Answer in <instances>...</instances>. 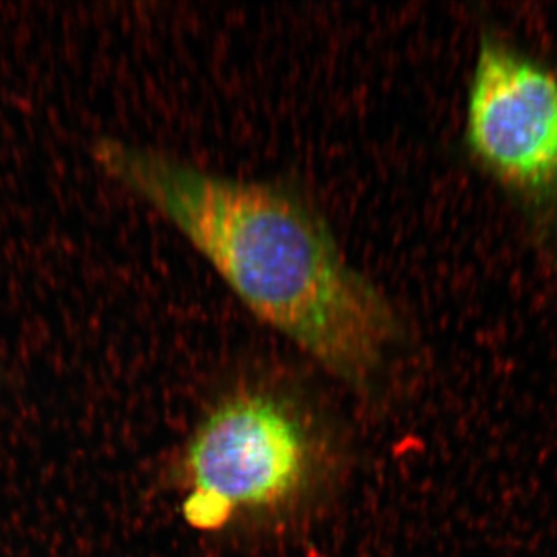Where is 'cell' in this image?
Returning <instances> with one entry per match:
<instances>
[{
	"mask_svg": "<svg viewBox=\"0 0 557 557\" xmlns=\"http://www.w3.org/2000/svg\"><path fill=\"white\" fill-rule=\"evenodd\" d=\"M91 157L170 220L259 321L347 383L379 372L401 333L397 313L309 200L119 138L97 139Z\"/></svg>",
	"mask_w": 557,
	"mask_h": 557,
	"instance_id": "6da1fadb",
	"label": "cell"
},
{
	"mask_svg": "<svg viewBox=\"0 0 557 557\" xmlns=\"http://www.w3.org/2000/svg\"><path fill=\"white\" fill-rule=\"evenodd\" d=\"M183 518L200 531L295 507L321 471L309 418L269 391L226 397L197 428L186 450Z\"/></svg>",
	"mask_w": 557,
	"mask_h": 557,
	"instance_id": "7a4b0ae2",
	"label": "cell"
},
{
	"mask_svg": "<svg viewBox=\"0 0 557 557\" xmlns=\"http://www.w3.org/2000/svg\"><path fill=\"white\" fill-rule=\"evenodd\" d=\"M469 159L557 247V72L496 33L480 38L465 106Z\"/></svg>",
	"mask_w": 557,
	"mask_h": 557,
	"instance_id": "3957f363",
	"label": "cell"
}]
</instances>
